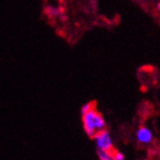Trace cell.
I'll return each instance as SVG.
<instances>
[{
	"label": "cell",
	"instance_id": "2",
	"mask_svg": "<svg viewBox=\"0 0 160 160\" xmlns=\"http://www.w3.org/2000/svg\"><path fill=\"white\" fill-rule=\"evenodd\" d=\"M94 140L96 143V148L98 150H107V151H112L113 150V140L111 136L110 132L108 129H102L100 132H97L94 135Z\"/></svg>",
	"mask_w": 160,
	"mask_h": 160
},
{
	"label": "cell",
	"instance_id": "1",
	"mask_svg": "<svg viewBox=\"0 0 160 160\" xmlns=\"http://www.w3.org/2000/svg\"><path fill=\"white\" fill-rule=\"evenodd\" d=\"M82 123L83 129L90 137H93L97 132L104 129L107 126L105 119L100 112H97L95 108H92L89 111L82 114Z\"/></svg>",
	"mask_w": 160,
	"mask_h": 160
},
{
	"label": "cell",
	"instance_id": "8",
	"mask_svg": "<svg viewBox=\"0 0 160 160\" xmlns=\"http://www.w3.org/2000/svg\"><path fill=\"white\" fill-rule=\"evenodd\" d=\"M157 9H158V12H159V13H160V1L157 3Z\"/></svg>",
	"mask_w": 160,
	"mask_h": 160
},
{
	"label": "cell",
	"instance_id": "7",
	"mask_svg": "<svg viewBox=\"0 0 160 160\" xmlns=\"http://www.w3.org/2000/svg\"><path fill=\"white\" fill-rule=\"evenodd\" d=\"M92 108H94V104L93 103H86V104H83L82 108H81V114L83 113H86L87 111H89Z\"/></svg>",
	"mask_w": 160,
	"mask_h": 160
},
{
	"label": "cell",
	"instance_id": "5",
	"mask_svg": "<svg viewBox=\"0 0 160 160\" xmlns=\"http://www.w3.org/2000/svg\"><path fill=\"white\" fill-rule=\"evenodd\" d=\"M45 10H46L47 15L50 17H56L61 14V10L58 9V8H56V7H53V6H47L46 8H45Z\"/></svg>",
	"mask_w": 160,
	"mask_h": 160
},
{
	"label": "cell",
	"instance_id": "4",
	"mask_svg": "<svg viewBox=\"0 0 160 160\" xmlns=\"http://www.w3.org/2000/svg\"><path fill=\"white\" fill-rule=\"evenodd\" d=\"M97 156L100 160H113L112 157V152L107 150H98L97 149Z\"/></svg>",
	"mask_w": 160,
	"mask_h": 160
},
{
	"label": "cell",
	"instance_id": "3",
	"mask_svg": "<svg viewBox=\"0 0 160 160\" xmlns=\"http://www.w3.org/2000/svg\"><path fill=\"white\" fill-rule=\"evenodd\" d=\"M136 141L140 144H150L153 141V133L147 126L140 127L136 132Z\"/></svg>",
	"mask_w": 160,
	"mask_h": 160
},
{
	"label": "cell",
	"instance_id": "6",
	"mask_svg": "<svg viewBox=\"0 0 160 160\" xmlns=\"http://www.w3.org/2000/svg\"><path fill=\"white\" fill-rule=\"evenodd\" d=\"M112 157H113V160H125V154L122 152H120V151H113V153H112Z\"/></svg>",
	"mask_w": 160,
	"mask_h": 160
}]
</instances>
